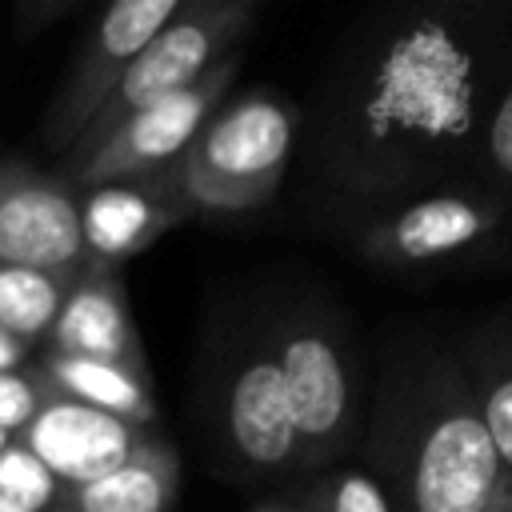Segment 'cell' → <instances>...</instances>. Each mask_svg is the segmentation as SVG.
Returning <instances> with one entry per match:
<instances>
[{
	"label": "cell",
	"instance_id": "6da1fadb",
	"mask_svg": "<svg viewBox=\"0 0 512 512\" xmlns=\"http://www.w3.org/2000/svg\"><path fill=\"white\" fill-rule=\"evenodd\" d=\"M512 52V4L436 0L368 16L320 84L316 180L360 212L468 180L484 108Z\"/></svg>",
	"mask_w": 512,
	"mask_h": 512
},
{
	"label": "cell",
	"instance_id": "ac0fdd59",
	"mask_svg": "<svg viewBox=\"0 0 512 512\" xmlns=\"http://www.w3.org/2000/svg\"><path fill=\"white\" fill-rule=\"evenodd\" d=\"M472 176L512 204V52H508V64L492 88L488 108H484Z\"/></svg>",
	"mask_w": 512,
	"mask_h": 512
},
{
	"label": "cell",
	"instance_id": "ffe728a7",
	"mask_svg": "<svg viewBox=\"0 0 512 512\" xmlns=\"http://www.w3.org/2000/svg\"><path fill=\"white\" fill-rule=\"evenodd\" d=\"M60 500V480L16 440L0 444V504L16 512H52Z\"/></svg>",
	"mask_w": 512,
	"mask_h": 512
},
{
	"label": "cell",
	"instance_id": "9c48e42d",
	"mask_svg": "<svg viewBox=\"0 0 512 512\" xmlns=\"http://www.w3.org/2000/svg\"><path fill=\"white\" fill-rule=\"evenodd\" d=\"M184 0H116L100 12L96 28L80 44L68 80L60 84L48 116H44V144L52 152H68L96 108L108 100L124 68L140 56V48L180 12Z\"/></svg>",
	"mask_w": 512,
	"mask_h": 512
},
{
	"label": "cell",
	"instance_id": "e0dca14e",
	"mask_svg": "<svg viewBox=\"0 0 512 512\" xmlns=\"http://www.w3.org/2000/svg\"><path fill=\"white\" fill-rule=\"evenodd\" d=\"M76 272H44V268H8L0 264V332L32 344L48 336L68 284Z\"/></svg>",
	"mask_w": 512,
	"mask_h": 512
},
{
	"label": "cell",
	"instance_id": "2e32d148",
	"mask_svg": "<svg viewBox=\"0 0 512 512\" xmlns=\"http://www.w3.org/2000/svg\"><path fill=\"white\" fill-rule=\"evenodd\" d=\"M36 376L56 396H68L76 404H88L96 412L120 416V420L140 424V428H156L160 408H156L148 376H140V372H128L120 364H104V360H80V356L48 352L36 364Z\"/></svg>",
	"mask_w": 512,
	"mask_h": 512
},
{
	"label": "cell",
	"instance_id": "52a82bcc",
	"mask_svg": "<svg viewBox=\"0 0 512 512\" xmlns=\"http://www.w3.org/2000/svg\"><path fill=\"white\" fill-rule=\"evenodd\" d=\"M256 16L260 8L252 0H184L180 12L124 68V76L116 80V88L108 92V100L96 108V116L84 124L68 152L96 144L132 112L192 88L224 56L240 52L248 32L256 28Z\"/></svg>",
	"mask_w": 512,
	"mask_h": 512
},
{
	"label": "cell",
	"instance_id": "3957f363",
	"mask_svg": "<svg viewBox=\"0 0 512 512\" xmlns=\"http://www.w3.org/2000/svg\"><path fill=\"white\" fill-rule=\"evenodd\" d=\"M260 308L280 360L304 480L356 452L368 392L360 384L348 324L320 292L284 288Z\"/></svg>",
	"mask_w": 512,
	"mask_h": 512
},
{
	"label": "cell",
	"instance_id": "d6986e66",
	"mask_svg": "<svg viewBox=\"0 0 512 512\" xmlns=\"http://www.w3.org/2000/svg\"><path fill=\"white\" fill-rule=\"evenodd\" d=\"M308 508L312 512H392L384 488L376 484V476L364 464H332L316 476L296 480Z\"/></svg>",
	"mask_w": 512,
	"mask_h": 512
},
{
	"label": "cell",
	"instance_id": "484cf974",
	"mask_svg": "<svg viewBox=\"0 0 512 512\" xmlns=\"http://www.w3.org/2000/svg\"><path fill=\"white\" fill-rule=\"evenodd\" d=\"M0 512H16V508H8V504H0Z\"/></svg>",
	"mask_w": 512,
	"mask_h": 512
},
{
	"label": "cell",
	"instance_id": "83f0119b",
	"mask_svg": "<svg viewBox=\"0 0 512 512\" xmlns=\"http://www.w3.org/2000/svg\"><path fill=\"white\" fill-rule=\"evenodd\" d=\"M4 440H8V436H0V444H4Z\"/></svg>",
	"mask_w": 512,
	"mask_h": 512
},
{
	"label": "cell",
	"instance_id": "ba28073f",
	"mask_svg": "<svg viewBox=\"0 0 512 512\" xmlns=\"http://www.w3.org/2000/svg\"><path fill=\"white\" fill-rule=\"evenodd\" d=\"M240 72V52L224 56L208 76H200L192 88L172 92L128 120H120L108 136L80 152H64L60 160V180L72 192L112 184V180H140L164 172L204 128V120L228 100V88Z\"/></svg>",
	"mask_w": 512,
	"mask_h": 512
},
{
	"label": "cell",
	"instance_id": "d4e9b609",
	"mask_svg": "<svg viewBox=\"0 0 512 512\" xmlns=\"http://www.w3.org/2000/svg\"><path fill=\"white\" fill-rule=\"evenodd\" d=\"M504 492H508V512H512V476H508V484H504Z\"/></svg>",
	"mask_w": 512,
	"mask_h": 512
},
{
	"label": "cell",
	"instance_id": "9a60e30c",
	"mask_svg": "<svg viewBox=\"0 0 512 512\" xmlns=\"http://www.w3.org/2000/svg\"><path fill=\"white\" fill-rule=\"evenodd\" d=\"M176 488H180L176 448L164 436H156L128 464L88 484L60 488V500L52 512H168L176 500Z\"/></svg>",
	"mask_w": 512,
	"mask_h": 512
},
{
	"label": "cell",
	"instance_id": "4fadbf2b",
	"mask_svg": "<svg viewBox=\"0 0 512 512\" xmlns=\"http://www.w3.org/2000/svg\"><path fill=\"white\" fill-rule=\"evenodd\" d=\"M80 200V236L84 260L100 268H120L128 256L144 252L168 228L184 224V204L160 184V176L112 180L76 192Z\"/></svg>",
	"mask_w": 512,
	"mask_h": 512
},
{
	"label": "cell",
	"instance_id": "5b68a950",
	"mask_svg": "<svg viewBox=\"0 0 512 512\" xmlns=\"http://www.w3.org/2000/svg\"><path fill=\"white\" fill-rule=\"evenodd\" d=\"M208 420L224 468L240 480L280 484L300 480V448L288 416L280 360L264 324V308L228 324L212 356Z\"/></svg>",
	"mask_w": 512,
	"mask_h": 512
},
{
	"label": "cell",
	"instance_id": "277c9868",
	"mask_svg": "<svg viewBox=\"0 0 512 512\" xmlns=\"http://www.w3.org/2000/svg\"><path fill=\"white\" fill-rule=\"evenodd\" d=\"M300 132L304 116L288 96L248 88L228 96L196 140L156 176L188 216L256 212L280 192Z\"/></svg>",
	"mask_w": 512,
	"mask_h": 512
},
{
	"label": "cell",
	"instance_id": "7a4b0ae2",
	"mask_svg": "<svg viewBox=\"0 0 512 512\" xmlns=\"http://www.w3.org/2000/svg\"><path fill=\"white\" fill-rule=\"evenodd\" d=\"M356 452L392 512H492L508 480L452 348L428 340L384 360Z\"/></svg>",
	"mask_w": 512,
	"mask_h": 512
},
{
	"label": "cell",
	"instance_id": "5bb4252c",
	"mask_svg": "<svg viewBox=\"0 0 512 512\" xmlns=\"http://www.w3.org/2000/svg\"><path fill=\"white\" fill-rule=\"evenodd\" d=\"M452 356L472 388L496 456L512 476V308H500L472 324L452 348Z\"/></svg>",
	"mask_w": 512,
	"mask_h": 512
},
{
	"label": "cell",
	"instance_id": "cb8c5ba5",
	"mask_svg": "<svg viewBox=\"0 0 512 512\" xmlns=\"http://www.w3.org/2000/svg\"><path fill=\"white\" fill-rule=\"evenodd\" d=\"M504 484H508V480H504ZM492 512H508V492H500V500L492 504Z\"/></svg>",
	"mask_w": 512,
	"mask_h": 512
},
{
	"label": "cell",
	"instance_id": "30bf717a",
	"mask_svg": "<svg viewBox=\"0 0 512 512\" xmlns=\"http://www.w3.org/2000/svg\"><path fill=\"white\" fill-rule=\"evenodd\" d=\"M0 264L80 272V200L60 176H44L28 164H0Z\"/></svg>",
	"mask_w": 512,
	"mask_h": 512
},
{
	"label": "cell",
	"instance_id": "7402d4cb",
	"mask_svg": "<svg viewBox=\"0 0 512 512\" xmlns=\"http://www.w3.org/2000/svg\"><path fill=\"white\" fill-rule=\"evenodd\" d=\"M248 512H308V504H304L300 488H296V484H288L284 492H276V496L260 500V504H256V508H248Z\"/></svg>",
	"mask_w": 512,
	"mask_h": 512
},
{
	"label": "cell",
	"instance_id": "8fae6325",
	"mask_svg": "<svg viewBox=\"0 0 512 512\" xmlns=\"http://www.w3.org/2000/svg\"><path fill=\"white\" fill-rule=\"evenodd\" d=\"M156 436H160L156 428H140L120 416L48 392L40 412L28 420V428L16 440L60 480V488H72L128 464Z\"/></svg>",
	"mask_w": 512,
	"mask_h": 512
},
{
	"label": "cell",
	"instance_id": "7c38bea8",
	"mask_svg": "<svg viewBox=\"0 0 512 512\" xmlns=\"http://www.w3.org/2000/svg\"><path fill=\"white\" fill-rule=\"evenodd\" d=\"M48 352L80 356V360H104V364H120L128 372L148 376L144 344H140V332L132 324L120 268L84 264L76 272V280L68 284L64 304L48 328Z\"/></svg>",
	"mask_w": 512,
	"mask_h": 512
},
{
	"label": "cell",
	"instance_id": "603a6c76",
	"mask_svg": "<svg viewBox=\"0 0 512 512\" xmlns=\"http://www.w3.org/2000/svg\"><path fill=\"white\" fill-rule=\"evenodd\" d=\"M28 352H32V344H24V340L0 332V372H16V368H24Z\"/></svg>",
	"mask_w": 512,
	"mask_h": 512
},
{
	"label": "cell",
	"instance_id": "8992f818",
	"mask_svg": "<svg viewBox=\"0 0 512 512\" xmlns=\"http://www.w3.org/2000/svg\"><path fill=\"white\" fill-rule=\"evenodd\" d=\"M512 236V204L476 176L376 204L356 216V252L372 268L412 272L488 252Z\"/></svg>",
	"mask_w": 512,
	"mask_h": 512
},
{
	"label": "cell",
	"instance_id": "4316f807",
	"mask_svg": "<svg viewBox=\"0 0 512 512\" xmlns=\"http://www.w3.org/2000/svg\"><path fill=\"white\" fill-rule=\"evenodd\" d=\"M296 488H300V484H296ZM300 496H304V492H300ZM304 504H308V500H304ZM308 512H312V508H308Z\"/></svg>",
	"mask_w": 512,
	"mask_h": 512
},
{
	"label": "cell",
	"instance_id": "44dd1931",
	"mask_svg": "<svg viewBox=\"0 0 512 512\" xmlns=\"http://www.w3.org/2000/svg\"><path fill=\"white\" fill-rule=\"evenodd\" d=\"M44 396H48V388L36 376V368L32 372H24V368L0 372V436H20L28 428V420L40 412Z\"/></svg>",
	"mask_w": 512,
	"mask_h": 512
}]
</instances>
